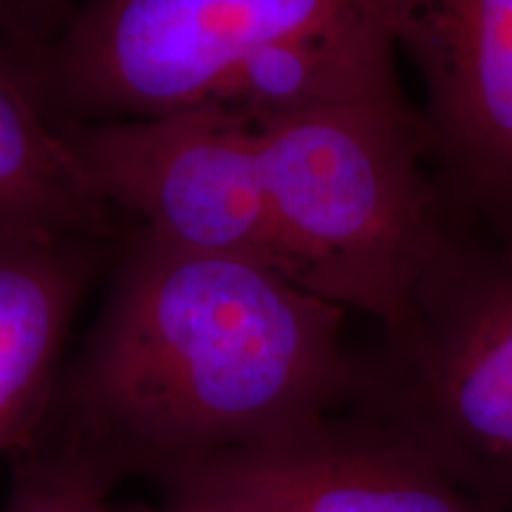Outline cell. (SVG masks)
<instances>
[{"instance_id": "6da1fadb", "label": "cell", "mask_w": 512, "mask_h": 512, "mask_svg": "<svg viewBox=\"0 0 512 512\" xmlns=\"http://www.w3.org/2000/svg\"><path fill=\"white\" fill-rule=\"evenodd\" d=\"M117 240L105 304L43 420L117 477L292 437L354 396L342 306L136 226Z\"/></svg>"}, {"instance_id": "7a4b0ae2", "label": "cell", "mask_w": 512, "mask_h": 512, "mask_svg": "<svg viewBox=\"0 0 512 512\" xmlns=\"http://www.w3.org/2000/svg\"><path fill=\"white\" fill-rule=\"evenodd\" d=\"M254 138L294 283L394 328L456 226L432 178L420 110L396 86Z\"/></svg>"}, {"instance_id": "3957f363", "label": "cell", "mask_w": 512, "mask_h": 512, "mask_svg": "<svg viewBox=\"0 0 512 512\" xmlns=\"http://www.w3.org/2000/svg\"><path fill=\"white\" fill-rule=\"evenodd\" d=\"M351 399L489 512H512V247L453 226Z\"/></svg>"}, {"instance_id": "277c9868", "label": "cell", "mask_w": 512, "mask_h": 512, "mask_svg": "<svg viewBox=\"0 0 512 512\" xmlns=\"http://www.w3.org/2000/svg\"><path fill=\"white\" fill-rule=\"evenodd\" d=\"M377 0H86L24 69L57 124L202 105L256 48Z\"/></svg>"}, {"instance_id": "5b68a950", "label": "cell", "mask_w": 512, "mask_h": 512, "mask_svg": "<svg viewBox=\"0 0 512 512\" xmlns=\"http://www.w3.org/2000/svg\"><path fill=\"white\" fill-rule=\"evenodd\" d=\"M100 200L152 238L292 280L252 128L214 105L60 124ZM294 283V280H292Z\"/></svg>"}, {"instance_id": "8992f818", "label": "cell", "mask_w": 512, "mask_h": 512, "mask_svg": "<svg viewBox=\"0 0 512 512\" xmlns=\"http://www.w3.org/2000/svg\"><path fill=\"white\" fill-rule=\"evenodd\" d=\"M425 83L430 169L456 226L512 247V0H380Z\"/></svg>"}, {"instance_id": "52a82bcc", "label": "cell", "mask_w": 512, "mask_h": 512, "mask_svg": "<svg viewBox=\"0 0 512 512\" xmlns=\"http://www.w3.org/2000/svg\"><path fill=\"white\" fill-rule=\"evenodd\" d=\"M157 484L226 512H489L358 415L178 467Z\"/></svg>"}, {"instance_id": "ba28073f", "label": "cell", "mask_w": 512, "mask_h": 512, "mask_svg": "<svg viewBox=\"0 0 512 512\" xmlns=\"http://www.w3.org/2000/svg\"><path fill=\"white\" fill-rule=\"evenodd\" d=\"M114 242H0V453L46 420L69 323Z\"/></svg>"}, {"instance_id": "9c48e42d", "label": "cell", "mask_w": 512, "mask_h": 512, "mask_svg": "<svg viewBox=\"0 0 512 512\" xmlns=\"http://www.w3.org/2000/svg\"><path fill=\"white\" fill-rule=\"evenodd\" d=\"M394 41L380 0L323 27L242 57L202 105L221 107L252 131L399 86Z\"/></svg>"}, {"instance_id": "30bf717a", "label": "cell", "mask_w": 512, "mask_h": 512, "mask_svg": "<svg viewBox=\"0 0 512 512\" xmlns=\"http://www.w3.org/2000/svg\"><path fill=\"white\" fill-rule=\"evenodd\" d=\"M117 240L114 214L15 57L0 48V242Z\"/></svg>"}, {"instance_id": "8fae6325", "label": "cell", "mask_w": 512, "mask_h": 512, "mask_svg": "<svg viewBox=\"0 0 512 512\" xmlns=\"http://www.w3.org/2000/svg\"><path fill=\"white\" fill-rule=\"evenodd\" d=\"M12 486L3 512H119L117 475L76 441L46 425L12 453Z\"/></svg>"}, {"instance_id": "7c38bea8", "label": "cell", "mask_w": 512, "mask_h": 512, "mask_svg": "<svg viewBox=\"0 0 512 512\" xmlns=\"http://www.w3.org/2000/svg\"><path fill=\"white\" fill-rule=\"evenodd\" d=\"M69 0H0V48L15 57L19 67L55 41L69 22Z\"/></svg>"}, {"instance_id": "4fadbf2b", "label": "cell", "mask_w": 512, "mask_h": 512, "mask_svg": "<svg viewBox=\"0 0 512 512\" xmlns=\"http://www.w3.org/2000/svg\"><path fill=\"white\" fill-rule=\"evenodd\" d=\"M119 512H226V510H219V508H214V505L192 501V498L162 491L157 503L128 505V508H121Z\"/></svg>"}]
</instances>
